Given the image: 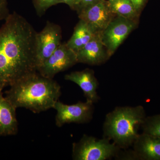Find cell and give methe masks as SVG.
Masks as SVG:
<instances>
[{
  "label": "cell",
  "instance_id": "obj_12",
  "mask_svg": "<svg viewBox=\"0 0 160 160\" xmlns=\"http://www.w3.org/2000/svg\"><path fill=\"white\" fill-rule=\"evenodd\" d=\"M136 159L160 160V138L143 132L132 145Z\"/></svg>",
  "mask_w": 160,
  "mask_h": 160
},
{
  "label": "cell",
  "instance_id": "obj_1",
  "mask_svg": "<svg viewBox=\"0 0 160 160\" xmlns=\"http://www.w3.org/2000/svg\"><path fill=\"white\" fill-rule=\"evenodd\" d=\"M0 27V91L37 72V32L21 15L9 13Z\"/></svg>",
  "mask_w": 160,
  "mask_h": 160
},
{
  "label": "cell",
  "instance_id": "obj_19",
  "mask_svg": "<svg viewBox=\"0 0 160 160\" xmlns=\"http://www.w3.org/2000/svg\"><path fill=\"white\" fill-rule=\"evenodd\" d=\"M62 3L66 4L71 9L77 11L79 7L81 0H61Z\"/></svg>",
  "mask_w": 160,
  "mask_h": 160
},
{
  "label": "cell",
  "instance_id": "obj_13",
  "mask_svg": "<svg viewBox=\"0 0 160 160\" xmlns=\"http://www.w3.org/2000/svg\"><path fill=\"white\" fill-rule=\"evenodd\" d=\"M16 108L0 91V136L14 135L18 132Z\"/></svg>",
  "mask_w": 160,
  "mask_h": 160
},
{
  "label": "cell",
  "instance_id": "obj_8",
  "mask_svg": "<svg viewBox=\"0 0 160 160\" xmlns=\"http://www.w3.org/2000/svg\"><path fill=\"white\" fill-rule=\"evenodd\" d=\"M77 63L76 53L66 43H62L38 68L37 71L45 77L53 79L58 73L69 69Z\"/></svg>",
  "mask_w": 160,
  "mask_h": 160
},
{
  "label": "cell",
  "instance_id": "obj_4",
  "mask_svg": "<svg viewBox=\"0 0 160 160\" xmlns=\"http://www.w3.org/2000/svg\"><path fill=\"white\" fill-rule=\"evenodd\" d=\"M121 148L106 138L98 139L83 135L72 144V157L75 160H105L116 157Z\"/></svg>",
  "mask_w": 160,
  "mask_h": 160
},
{
  "label": "cell",
  "instance_id": "obj_14",
  "mask_svg": "<svg viewBox=\"0 0 160 160\" xmlns=\"http://www.w3.org/2000/svg\"><path fill=\"white\" fill-rule=\"evenodd\" d=\"M95 34L86 22L80 19L75 27L71 38L66 43V45L77 53L86 46Z\"/></svg>",
  "mask_w": 160,
  "mask_h": 160
},
{
  "label": "cell",
  "instance_id": "obj_3",
  "mask_svg": "<svg viewBox=\"0 0 160 160\" xmlns=\"http://www.w3.org/2000/svg\"><path fill=\"white\" fill-rule=\"evenodd\" d=\"M146 117L142 106L116 107L106 115L103 126L104 137L112 140L121 149H127L133 145Z\"/></svg>",
  "mask_w": 160,
  "mask_h": 160
},
{
  "label": "cell",
  "instance_id": "obj_11",
  "mask_svg": "<svg viewBox=\"0 0 160 160\" xmlns=\"http://www.w3.org/2000/svg\"><path fill=\"white\" fill-rule=\"evenodd\" d=\"M65 80L77 84L82 89L87 101L97 102L99 99L97 89L98 82L95 76L94 71L86 69L80 71H74L66 75Z\"/></svg>",
  "mask_w": 160,
  "mask_h": 160
},
{
  "label": "cell",
  "instance_id": "obj_18",
  "mask_svg": "<svg viewBox=\"0 0 160 160\" xmlns=\"http://www.w3.org/2000/svg\"><path fill=\"white\" fill-rule=\"evenodd\" d=\"M9 14L8 0H0V22L6 19Z\"/></svg>",
  "mask_w": 160,
  "mask_h": 160
},
{
  "label": "cell",
  "instance_id": "obj_21",
  "mask_svg": "<svg viewBox=\"0 0 160 160\" xmlns=\"http://www.w3.org/2000/svg\"><path fill=\"white\" fill-rule=\"evenodd\" d=\"M138 12H139L145 6L147 0H130Z\"/></svg>",
  "mask_w": 160,
  "mask_h": 160
},
{
  "label": "cell",
  "instance_id": "obj_17",
  "mask_svg": "<svg viewBox=\"0 0 160 160\" xmlns=\"http://www.w3.org/2000/svg\"><path fill=\"white\" fill-rule=\"evenodd\" d=\"M36 12L39 17L42 16L52 6L62 4L61 0H32Z\"/></svg>",
  "mask_w": 160,
  "mask_h": 160
},
{
  "label": "cell",
  "instance_id": "obj_16",
  "mask_svg": "<svg viewBox=\"0 0 160 160\" xmlns=\"http://www.w3.org/2000/svg\"><path fill=\"white\" fill-rule=\"evenodd\" d=\"M141 127L144 133L160 138V114L146 117Z\"/></svg>",
  "mask_w": 160,
  "mask_h": 160
},
{
  "label": "cell",
  "instance_id": "obj_7",
  "mask_svg": "<svg viewBox=\"0 0 160 160\" xmlns=\"http://www.w3.org/2000/svg\"><path fill=\"white\" fill-rule=\"evenodd\" d=\"M62 30L58 24L47 21L36 37L37 65L38 68L62 44Z\"/></svg>",
  "mask_w": 160,
  "mask_h": 160
},
{
  "label": "cell",
  "instance_id": "obj_10",
  "mask_svg": "<svg viewBox=\"0 0 160 160\" xmlns=\"http://www.w3.org/2000/svg\"><path fill=\"white\" fill-rule=\"evenodd\" d=\"M78 62L94 66L106 62L109 57L99 34L92 39L76 53Z\"/></svg>",
  "mask_w": 160,
  "mask_h": 160
},
{
  "label": "cell",
  "instance_id": "obj_5",
  "mask_svg": "<svg viewBox=\"0 0 160 160\" xmlns=\"http://www.w3.org/2000/svg\"><path fill=\"white\" fill-rule=\"evenodd\" d=\"M137 26L136 20L116 15L100 34L109 57Z\"/></svg>",
  "mask_w": 160,
  "mask_h": 160
},
{
  "label": "cell",
  "instance_id": "obj_20",
  "mask_svg": "<svg viewBox=\"0 0 160 160\" xmlns=\"http://www.w3.org/2000/svg\"><path fill=\"white\" fill-rule=\"evenodd\" d=\"M101 0H81L79 7L77 10V12L82 10V9L92 6L95 3L100 2Z\"/></svg>",
  "mask_w": 160,
  "mask_h": 160
},
{
  "label": "cell",
  "instance_id": "obj_6",
  "mask_svg": "<svg viewBox=\"0 0 160 160\" xmlns=\"http://www.w3.org/2000/svg\"><path fill=\"white\" fill-rule=\"evenodd\" d=\"M94 103L90 101L79 102L73 105H66L58 101L53 109L57 111L56 126L61 127L68 123L82 124L89 122L92 118Z\"/></svg>",
  "mask_w": 160,
  "mask_h": 160
},
{
  "label": "cell",
  "instance_id": "obj_15",
  "mask_svg": "<svg viewBox=\"0 0 160 160\" xmlns=\"http://www.w3.org/2000/svg\"><path fill=\"white\" fill-rule=\"evenodd\" d=\"M108 2L111 11L116 15L133 20H136L138 16L130 0H113Z\"/></svg>",
  "mask_w": 160,
  "mask_h": 160
},
{
  "label": "cell",
  "instance_id": "obj_2",
  "mask_svg": "<svg viewBox=\"0 0 160 160\" xmlns=\"http://www.w3.org/2000/svg\"><path fill=\"white\" fill-rule=\"evenodd\" d=\"M6 98L16 109L39 113L54 107L61 95L59 84L38 72L23 77L11 85Z\"/></svg>",
  "mask_w": 160,
  "mask_h": 160
},
{
  "label": "cell",
  "instance_id": "obj_9",
  "mask_svg": "<svg viewBox=\"0 0 160 160\" xmlns=\"http://www.w3.org/2000/svg\"><path fill=\"white\" fill-rule=\"evenodd\" d=\"M78 13L80 19L86 22L95 34H99L116 16L106 0H101Z\"/></svg>",
  "mask_w": 160,
  "mask_h": 160
},
{
  "label": "cell",
  "instance_id": "obj_22",
  "mask_svg": "<svg viewBox=\"0 0 160 160\" xmlns=\"http://www.w3.org/2000/svg\"><path fill=\"white\" fill-rule=\"evenodd\" d=\"M113 1V0H109V1Z\"/></svg>",
  "mask_w": 160,
  "mask_h": 160
}]
</instances>
